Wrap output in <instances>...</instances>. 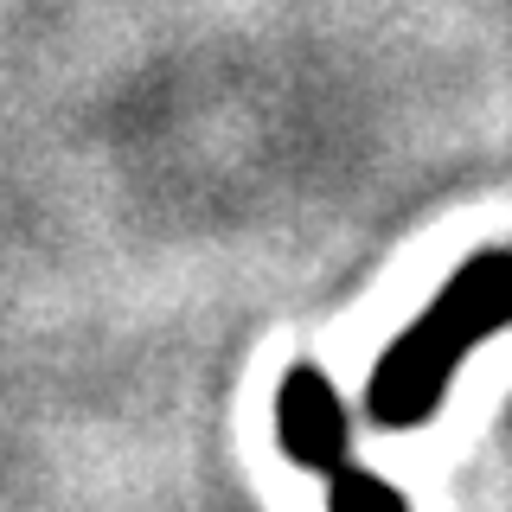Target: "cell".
I'll use <instances>...</instances> for the list:
<instances>
[{
    "label": "cell",
    "mask_w": 512,
    "mask_h": 512,
    "mask_svg": "<svg viewBox=\"0 0 512 512\" xmlns=\"http://www.w3.org/2000/svg\"><path fill=\"white\" fill-rule=\"evenodd\" d=\"M512 327V244H487L455 269L436 301L384 346L372 384H365V410L378 429H416L429 423L448 391V378L461 372V359Z\"/></svg>",
    "instance_id": "cell-1"
},
{
    "label": "cell",
    "mask_w": 512,
    "mask_h": 512,
    "mask_svg": "<svg viewBox=\"0 0 512 512\" xmlns=\"http://www.w3.org/2000/svg\"><path fill=\"white\" fill-rule=\"evenodd\" d=\"M276 442L295 468H308L327 480V512H410L404 493L384 487L378 474H365L352 461V429L346 404L333 391V378L320 365H288L282 391H276Z\"/></svg>",
    "instance_id": "cell-2"
}]
</instances>
